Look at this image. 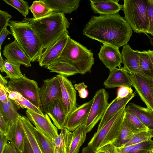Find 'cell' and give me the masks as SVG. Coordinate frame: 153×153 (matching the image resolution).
<instances>
[{"instance_id":"6f0895ef","label":"cell","mask_w":153,"mask_h":153,"mask_svg":"<svg viewBox=\"0 0 153 153\" xmlns=\"http://www.w3.org/2000/svg\"><path fill=\"white\" fill-rule=\"evenodd\" d=\"M151 130V134L152 135V137H153V130Z\"/></svg>"},{"instance_id":"d590c367","label":"cell","mask_w":153,"mask_h":153,"mask_svg":"<svg viewBox=\"0 0 153 153\" xmlns=\"http://www.w3.org/2000/svg\"><path fill=\"white\" fill-rule=\"evenodd\" d=\"M125 120L134 134L150 130L136 117L131 114L126 112Z\"/></svg>"},{"instance_id":"9a60e30c","label":"cell","mask_w":153,"mask_h":153,"mask_svg":"<svg viewBox=\"0 0 153 153\" xmlns=\"http://www.w3.org/2000/svg\"><path fill=\"white\" fill-rule=\"evenodd\" d=\"M98 55L100 60L110 71L120 67L122 63L119 48L111 45L103 44Z\"/></svg>"},{"instance_id":"11a10c76","label":"cell","mask_w":153,"mask_h":153,"mask_svg":"<svg viewBox=\"0 0 153 153\" xmlns=\"http://www.w3.org/2000/svg\"><path fill=\"white\" fill-rule=\"evenodd\" d=\"M147 51L151 60L153 65V50H151L149 49Z\"/></svg>"},{"instance_id":"4dcf8cb0","label":"cell","mask_w":153,"mask_h":153,"mask_svg":"<svg viewBox=\"0 0 153 153\" xmlns=\"http://www.w3.org/2000/svg\"><path fill=\"white\" fill-rule=\"evenodd\" d=\"M29 9L34 18L38 19L49 16L53 13V11L43 1L36 0L33 2Z\"/></svg>"},{"instance_id":"f546056e","label":"cell","mask_w":153,"mask_h":153,"mask_svg":"<svg viewBox=\"0 0 153 153\" xmlns=\"http://www.w3.org/2000/svg\"><path fill=\"white\" fill-rule=\"evenodd\" d=\"M87 132L85 123L79 126L72 132L69 153H78L79 149L85 142Z\"/></svg>"},{"instance_id":"5bb4252c","label":"cell","mask_w":153,"mask_h":153,"mask_svg":"<svg viewBox=\"0 0 153 153\" xmlns=\"http://www.w3.org/2000/svg\"><path fill=\"white\" fill-rule=\"evenodd\" d=\"M93 102L92 99L73 110L68 116L65 128L70 131H74L85 123Z\"/></svg>"},{"instance_id":"9c48e42d","label":"cell","mask_w":153,"mask_h":153,"mask_svg":"<svg viewBox=\"0 0 153 153\" xmlns=\"http://www.w3.org/2000/svg\"><path fill=\"white\" fill-rule=\"evenodd\" d=\"M133 87L147 108L153 111V77L142 74H129Z\"/></svg>"},{"instance_id":"ee69618b","label":"cell","mask_w":153,"mask_h":153,"mask_svg":"<svg viewBox=\"0 0 153 153\" xmlns=\"http://www.w3.org/2000/svg\"><path fill=\"white\" fill-rule=\"evenodd\" d=\"M133 90L131 87L122 86L119 88L117 92V99H122L128 96L129 94L132 93Z\"/></svg>"},{"instance_id":"7dc6e473","label":"cell","mask_w":153,"mask_h":153,"mask_svg":"<svg viewBox=\"0 0 153 153\" xmlns=\"http://www.w3.org/2000/svg\"><path fill=\"white\" fill-rule=\"evenodd\" d=\"M3 153H22L18 151L10 142L6 144Z\"/></svg>"},{"instance_id":"8992f818","label":"cell","mask_w":153,"mask_h":153,"mask_svg":"<svg viewBox=\"0 0 153 153\" xmlns=\"http://www.w3.org/2000/svg\"><path fill=\"white\" fill-rule=\"evenodd\" d=\"M126 107L120 109L99 131L94 133L88 145L96 151L105 145L115 141L124 120Z\"/></svg>"},{"instance_id":"ac0fdd59","label":"cell","mask_w":153,"mask_h":153,"mask_svg":"<svg viewBox=\"0 0 153 153\" xmlns=\"http://www.w3.org/2000/svg\"><path fill=\"white\" fill-rule=\"evenodd\" d=\"M121 54L123 68L129 74L136 73L144 75L140 68V58L136 50L132 49L127 44L123 46Z\"/></svg>"},{"instance_id":"d4e9b609","label":"cell","mask_w":153,"mask_h":153,"mask_svg":"<svg viewBox=\"0 0 153 153\" xmlns=\"http://www.w3.org/2000/svg\"><path fill=\"white\" fill-rule=\"evenodd\" d=\"M20 119L26 137L33 153H42L36 137L34 126L26 117L21 116Z\"/></svg>"},{"instance_id":"cb8c5ba5","label":"cell","mask_w":153,"mask_h":153,"mask_svg":"<svg viewBox=\"0 0 153 153\" xmlns=\"http://www.w3.org/2000/svg\"><path fill=\"white\" fill-rule=\"evenodd\" d=\"M52 9L53 13L70 14L78 8L79 0H43Z\"/></svg>"},{"instance_id":"e575fe53","label":"cell","mask_w":153,"mask_h":153,"mask_svg":"<svg viewBox=\"0 0 153 153\" xmlns=\"http://www.w3.org/2000/svg\"><path fill=\"white\" fill-rule=\"evenodd\" d=\"M20 65L14 63L7 59H5L4 63V71L6 74L5 78L10 80L19 79L23 75L20 69Z\"/></svg>"},{"instance_id":"603a6c76","label":"cell","mask_w":153,"mask_h":153,"mask_svg":"<svg viewBox=\"0 0 153 153\" xmlns=\"http://www.w3.org/2000/svg\"><path fill=\"white\" fill-rule=\"evenodd\" d=\"M7 136L11 143L20 152L23 153L26 136L20 118L10 126Z\"/></svg>"},{"instance_id":"1f68e13d","label":"cell","mask_w":153,"mask_h":153,"mask_svg":"<svg viewBox=\"0 0 153 153\" xmlns=\"http://www.w3.org/2000/svg\"><path fill=\"white\" fill-rule=\"evenodd\" d=\"M140 58V69L144 75L153 77V65L147 51L136 50Z\"/></svg>"},{"instance_id":"7a4b0ae2","label":"cell","mask_w":153,"mask_h":153,"mask_svg":"<svg viewBox=\"0 0 153 153\" xmlns=\"http://www.w3.org/2000/svg\"><path fill=\"white\" fill-rule=\"evenodd\" d=\"M25 18L31 25L43 50L52 45L65 33H68L67 29L70 24L63 13H53L38 19Z\"/></svg>"},{"instance_id":"5b68a950","label":"cell","mask_w":153,"mask_h":153,"mask_svg":"<svg viewBox=\"0 0 153 153\" xmlns=\"http://www.w3.org/2000/svg\"><path fill=\"white\" fill-rule=\"evenodd\" d=\"M122 10L124 19L134 32L148 33L149 23L147 0H124Z\"/></svg>"},{"instance_id":"44dd1931","label":"cell","mask_w":153,"mask_h":153,"mask_svg":"<svg viewBox=\"0 0 153 153\" xmlns=\"http://www.w3.org/2000/svg\"><path fill=\"white\" fill-rule=\"evenodd\" d=\"M135 95V93H133L123 98H116L109 103L100 120L97 131H99L120 109L126 106L128 102L134 97Z\"/></svg>"},{"instance_id":"484cf974","label":"cell","mask_w":153,"mask_h":153,"mask_svg":"<svg viewBox=\"0 0 153 153\" xmlns=\"http://www.w3.org/2000/svg\"><path fill=\"white\" fill-rule=\"evenodd\" d=\"M72 134L65 128L61 130L60 133L53 140L54 153H69Z\"/></svg>"},{"instance_id":"f1b7e54d","label":"cell","mask_w":153,"mask_h":153,"mask_svg":"<svg viewBox=\"0 0 153 153\" xmlns=\"http://www.w3.org/2000/svg\"><path fill=\"white\" fill-rule=\"evenodd\" d=\"M17 107L13 101L10 98L8 101L5 103L0 101V112L8 120L10 126L22 116L18 112Z\"/></svg>"},{"instance_id":"c3c4849f","label":"cell","mask_w":153,"mask_h":153,"mask_svg":"<svg viewBox=\"0 0 153 153\" xmlns=\"http://www.w3.org/2000/svg\"><path fill=\"white\" fill-rule=\"evenodd\" d=\"M9 140L7 136L0 133V153H3L6 144Z\"/></svg>"},{"instance_id":"4316f807","label":"cell","mask_w":153,"mask_h":153,"mask_svg":"<svg viewBox=\"0 0 153 153\" xmlns=\"http://www.w3.org/2000/svg\"><path fill=\"white\" fill-rule=\"evenodd\" d=\"M45 68L50 70L51 72L67 77L79 73L78 70L74 66L59 58Z\"/></svg>"},{"instance_id":"60d3db41","label":"cell","mask_w":153,"mask_h":153,"mask_svg":"<svg viewBox=\"0 0 153 153\" xmlns=\"http://www.w3.org/2000/svg\"><path fill=\"white\" fill-rule=\"evenodd\" d=\"M148 13L149 23L148 34L153 36V0H147Z\"/></svg>"},{"instance_id":"681fc988","label":"cell","mask_w":153,"mask_h":153,"mask_svg":"<svg viewBox=\"0 0 153 153\" xmlns=\"http://www.w3.org/2000/svg\"><path fill=\"white\" fill-rule=\"evenodd\" d=\"M9 34H11V33L8 30L7 27L2 30L0 33V49L1 50L2 45L6 37Z\"/></svg>"},{"instance_id":"d6986e66","label":"cell","mask_w":153,"mask_h":153,"mask_svg":"<svg viewBox=\"0 0 153 153\" xmlns=\"http://www.w3.org/2000/svg\"><path fill=\"white\" fill-rule=\"evenodd\" d=\"M103 85L107 88L120 87L122 86L133 87L129 74L123 67L116 68L110 71L107 79Z\"/></svg>"},{"instance_id":"f907efd6","label":"cell","mask_w":153,"mask_h":153,"mask_svg":"<svg viewBox=\"0 0 153 153\" xmlns=\"http://www.w3.org/2000/svg\"><path fill=\"white\" fill-rule=\"evenodd\" d=\"M23 153H34L26 137L25 139L24 149Z\"/></svg>"},{"instance_id":"f35d334b","label":"cell","mask_w":153,"mask_h":153,"mask_svg":"<svg viewBox=\"0 0 153 153\" xmlns=\"http://www.w3.org/2000/svg\"><path fill=\"white\" fill-rule=\"evenodd\" d=\"M153 149V140L151 139L135 145L128 153H144Z\"/></svg>"},{"instance_id":"7c38bea8","label":"cell","mask_w":153,"mask_h":153,"mask_svg":"<svg viewBox=\"0 0 153 153\" xmlns=\"http://www.w3.org/2000/svg\"><path fill=\"white\" fill-rule=\"evenodd\" d=\"M56 76L60 86L61 100L69 115L77 107L76 91L71 82L67 77L59 74Z\"/></svg>"},{"instance_id":"816d5d0a","label":"cell","mask_w":153,"mask_h":153,"mask_svg":"<svg viewBox=\"0 0 153 153\" xmlns=\"http://www.w3.org/2000/svg\"><path fill=\"white\" fill-rule=\"evenodd\" d=\"M82 153H96L95 150L91 147L88 145L83 148Z\"/></svg>"},{"instance_id":"f6af8a7d","label":"cell","mask_w":153,"mask_h":153,"mask_svg":"<svg viewBox=\"0 0 153 153\" xmlns=\"http://www.w3.org/2000/svg\"><path fill=\"white\" fill-rule=\"evenodd\" d=\"M116 147L112 143L102 147L96 151V153H117Z\"/></svg>"},{"instance_id":"f5cc1de1","label":"cell","mask_w":153,"mask_h":153,"mask_svg":"<svg viewBox=\"0 0 153 153\" xmlns=\"http://www.w3.org/2000/svg\"><path fill=\"white\" fill-rule=\"evenodd\" d=\"M8 81L5 79V78L1 74H0V84L4 87L7 85Z\"/></svg>"},{"instance_id":"ab89813d","label":"cell","mask_w":153,"mask_h":153,"mask_svg":"<svg viewBox=\"0 0 153 153\" xmlns=\"http://www.w3.org/2000/svg\"><path fill=\"white\" fill-rule=\"evenodd\" d=\"M12 17L7 12L0 10V33L3 29L9 26L10 20Z\"/></svg>"},{"instance_id":"7bdbcfd3","label":"cell","mask_w":153,"mask_h":153,"mask_svg":"<svg viewBox=\"0 0 153 153\" xmlns=\"http://www.w3.org/2000/svg\"><path fill=\"white\" fill-rule=\"evenodd\" d=\"M10 128L8 121L0 112V133L7 136Z\"/></svg>"},{"instance_id":"9f6ffc18","label":"cell","mask_w":153,"mask_h":153,"mask_svg":"<svg viewBox=\"0 0 153 153\" xmlns=\"http://www.w3.org/2000/svg\"><path fill=\"white\" fill-rule=\"evenodd\" d=\"M153 150H148L147 151H146V152H145L144 153H153Z\"/></svg>"},{"instance_id":"e0dca14e","label":"cell","mask_w":153,"mask_h":153,"mask_svg":"<svg viewBox=\"0 0 153 153\" xmlns=\"http://www.w3.org/2000/svg\"><path fill=\"white\" fill-rule=\"evenodd\" d=\"M3 55L7 59L14 63L26 67H31V61L15 40L6 45Z\"/></svg>"},{"instance_id":"836d02e7","label":"cell","mask_w":153,"mask_h":153,"mask_svg":"<svg viewBox=\"0 0 153 153\" xmlns=\"http://www.w3.org/2000/svg\"><path fill=\"white\" fill-rule=\"evenodd\" d=\"M134 134L124 118L118 137L113 143L117 147L123 146L130 140Z\"/></svg>"},{"instance_id":"ba28073f","label":"cell","mask_w":153,"mask_h":153,"mask_svg":"<svg viewBox=\"0 0 153 153\" xmlns=\"http://www.w3.org/2000/svg\"><path fill=\"white\" fill-rule=\"evenodd\" d=\"M109 94L104 88L99 89L95 93L93 102L85 124L87 133L90 131L101 120L108 105Z\"/></svg>"},{"instance_id":"d6a6232c","label":"cell","mask_w":153,"mask_h":153,"mask_svg":"<svg viewBox=\"0 0 153 153\" xmlns=\"http://www.w3.org/2000/svg\"><path fill=\"white\" fill-rule=\"evenodd\" d=\"M34 128L36 137L42 153H54L53 141L35 127Z\"/></svg>"},{"instance_id":"74e56055","label":"cell","mask_w":153,"mask_h":153,"mask_svg":"<svg viewBox=\"0 0 153 153\" xmlns=\"http://www.w3.org/2000/svg\"><path fill=\"white\" fill-rule=\"evenodd\" d=\"M152 137L150 130L134 134L130 140L123 146L136 145L151 140Z\"/></svg>"},{"instance_id":"db71d44e","label":"cell","mask_w":153,"mask_h":153,"mask_svg":"<svg viewBox=\"0 0 153 153\" xmlns=\"http://www.w3.org/2000/svg\"><path fill=\"white\" fill-rule=\"evenodd\" d=\"M0 53V70L1 71L2 73L4 72V60L3 59L2 57L1 52Z\"/></svg>"},{"instance_id":"6da1fadb","label":"cell","mask_w":153,"mask_h":153,"mask_svg":"<svg viewBox=\"0 0 153 153\" xmlns=\"http://www.w3.org/2000/svg\"><path fill=\"white\" fill-rule=\"evenodd\" d=\"M132 31L124 18L117 13L92 16L85 26L82 34L119 48L127 44Z\"/></svg>"},{"instance_id":"8fae6325","label":"cell","mask_w":153,"mask_h":153,"mask_svg":"<svg viewBox=\"0 0 153 153\" xmlns=\"http://www.w3.org/2000/svg\"><path fill=\"white\" fill-rule=\"evenodd\" d=\"M26 113L31 123L51 141H53L58 136V128L47 114H42L29 109H26Z\"/></svg>"},{"instance_id":"3957f363","label":"cell","mask_w":153,"mask_h":153,"mask_svg":"<svg viewBox=\"0 0 153 153\" xmlns=\"http://www.w3.org/2000/svg\"><path fill=\"white\" fill-rule=\"evenodd\" d=\"M11 35L31 62L38 61L43 50L31 25L25 18L21 21L10 20Z\"/></svg>"},{"instance_id":"30bf717a","label":"cell","mask_w":153,"mask_h":153,"mask_svg":"<svg viewBox=\"0 0 153 153\" xmlns=\"http://www.w3.org/2000/svg\"><path fill=\"white\" fill-rule=\"evenodd\" d=\"M61 98L60 85L56 76L43 81L39 93L40 108L43 114L47 113L51 102L54 99Z\"/></svg>"},{"instance_id":"277c9868","label":"cell","mask_w":153,"mask_h":153,"mask_svg":"<svg viewBox=\"0 0 153 153\" xmlns=\"http://www.w3.org/2000/svg\"><path fill=\"white\" fill-rule=\"evenodd\" d=\"M59 59L72 65L82 75L90 72L94 62L91 51L70 37Z\"/></svg>"},{"instance_id":"2e32d148","label":"cell","mask_w":153,"mask_h":153,"mask_svg":"<svg viewBox=\"0 0 153 153\" xmlns=\"http://www.w3.org/2000/svg\"><path fill=\"white\" fill-rule=\"evenodd\" d=\"M47 114L58 129L61 130L65 128L68 115L65 109L61 98L54 99L51 102Z\"/></svg>"},{"instance_id":"bcb514c9","label":"cell","mask_w":153,"mask_h":153,"mask_svg":"<svg viewBox=\"0 0 153 153\" xmlns=\"http://www.w3.org/2000/svg\"><path fill=\"white\" fill-rule=\"evenodd\" d=\"M9 100L8 93L4 87L0 84V101L5 103Z\"/></svg>"},{"instance_id":"ffe728a7","label":"cell","mask_w":153,"mask_h":153,"mask_svg":"<svg viewBox=\"0 0 153 153\" xmlns=\"http://www.w3.org/2000/svg\"><path fill=\"white\" fill-rule=\"evenodd\" d=\"M89 1L94 13L100 15H108L118 13L123 7V5L118 3L119 0Z\"/></svg>"},{"instance_id":"8d00e7d4","label":"cell","mask_w":153,"mask_h":153,"mask_svg":"<svg viewBox=\"0 0 153 153\" xmlns=\"http://www.w3.org/2000/svg\"><path fill=\"white\" fill-rule=\"evenodd\" d=\"M5 3L16 9L25 17L29 13V7L28 2L22 0H3Z\"/></svg>"},{"instance_id":"4fadbf2b","label":"cell","mask_w":153,"mask_h":153,"mask_svg":"<svg viewBox=\"0 0 153 153\" xmlns=\"http://www.w3.org/2000/svg\"><path fill=\"white\" fill-rule=\"evenodd\" d=\"M68 33H65L54 44L45 49L37 61L40 66L45 68L59 58L70 37Z\"/></svg>"},{"instance_id":"680465c9","label":"cell","mask_w":153,"mask_h":153,"mask_svg":"<svg viewBox=\"0 0 153 153\" xmlns=\"http://www.w3.org/2000/svg\"></svg>"},{"instance_id":"83f0119b","label":"cell","mask_w":153,"mask_h":153,"mask_svg":"<svg viewBox=\"0 0 153 153\" xmlns=\"http://www.w3.org/2000/svg\"><path fill=\"white\" fill-rule=\"evenodd\" d=\"M7 91L9 98L12 100L18 108L29 109L39 113H43L40 109L37 108L20 93L9 89L7 86L4 87Z\"/></svg>"},{"instance_id":"7402d4cb","label":"cell","mask_w":153,"mask_h":153,"mask_svg":"<svg viewBox=\"0 0 153 153\" xmlns=\"http://www.w3.org/2000/svg\"><path fill=\"white\" fill-rule=\"evenodd\" d=\"M125 110L136 117L149 129L153 130V111L132 102L126 107Z\"/></svg>"},{"instance_id":"b9f144b4","label":"cell","mask_w":153,"mask_h":153,"mask_svg":"<svg viewBox=\"0 0 153 153\" xmlns=\"http://www.w3.org/2000/svg\"><path fill=\"white\" fill-rule=\"evenodd\" d=\"M74 87L76 90L78 91L79 97L82 99L87 97L88 94V92L86 88L87 85L84 82L76 84L74 85Z\"/></svg>"},{"instance_id":"52a82bcc","label":"cell","mask_w":153,"mask_h":153,"mask_svg":"<svg viewBox=\"0 0 153 153\" xmlns=\"http://www.w3.org/2000/svg\"><path fill=\"white\" fill-rule=\"evenodd\" d=\"M7 86L9 89L20 93L36 107L40 109L39 99L40 88L37 82L27 78L24 74L19 79L10 80L8 81Z\"/></svg>"}]
</instances>
